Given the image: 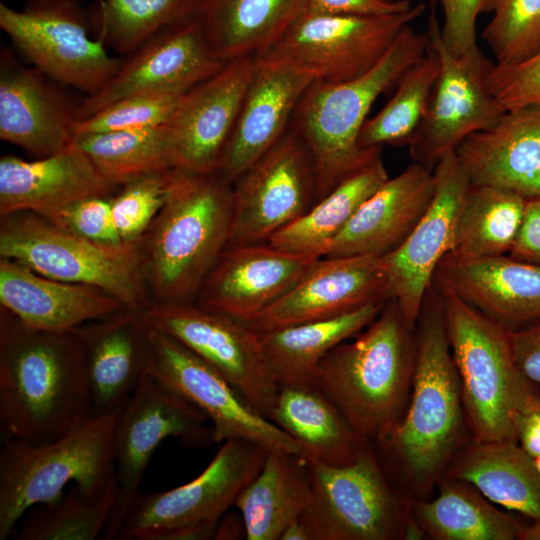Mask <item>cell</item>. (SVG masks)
Returning a JSON list of instances; mask_svg holds the SVG:
<instances>
[{
	"label": "cell",
	"mask_w": 540,
	"mask_h": 540,
	"mask_svg": "<svg viewBox=\"0 0 540 540\" xmlns=\"http://www.w3.org/2000/svg\"><path fill=\"white\" fill-rule=\"evenodd\" d=\"M416 362L410 398L394 429L373 443L380 462L410 498L426 499L468 428L441 295L431 285L415 326Z\"/></svg>",
	"instance_id": "cell-1"
},
{
	"label": "cell",
	"mask_w": 540,
	"mask_h": 540,
	"mask_svg": "<svg viewBox=\"0 0 540 540\" xmlns=\"http://www.w3.org/2000/svg\"><path fill=\"white\" fill-rule=\"evenodd\" d=\"M90 416L84 352L74 330H33L1 308L0 423L5 438L50 441Z\"/></svg>",
	"instance_id": "cell-2"
},
{
	"label": "cell",
	"mask_w": 540,
	"mask_h": 540,
	"mask_svg": "<svg viewBox=\"0 0 540 540\" xmlns=\"http://www.w3.org/2000/svg\"><path fill=\"white\" fill-rule=\"evenodd\" d=\"M231 220L230 181L173 169L166 202L138 243L150 302H194L228 245Z\"/></svg>",
	"instance_id": "cell-3"
},
{
	"label": "cell",
	"mask_w": 540,
	"mask_h": 540,
	"mask_svg": "<svg viewBox=\"0 0 540 540\" xmlns=\"http://www.w3.org/2000/svg\"><path fill=\"white\" fill-rule=\"evenodd\" d=\"M415 362V329L389 299L356 338L323 358L314 384L363 438L376 443L405 413Z\"/></svg>",
	"instance_id": "cell-4"
},
{
	"label": "cell",
	"mask_w": 540,
	"mask_h": 540,
	"mask_svg": "<svg viewBox=\"0 0 540 540\" xmlns=\"http://www.w3.org/2000/svg\"><path fill=\"white\" fill-rule=\"evenodd\" d=\"M428 46L427 33H419L409 24L365 74L338 83L314 80L304 91L289 128L304 143L313 161L317 201L381 155L380 148L359 146L361 129L378 97L397 85L404 72L426 54Z\"/></svg>",
	"instance_id": "cell-5"
},
{
	"label": "cell",
	"mask_w": 540,
	"mask_h": 540,
	"mask_svg": "<svg viewBox=\"0 0 540 540\" xmlns=\"http://www.w3.org/2000/svg\"><path fill=\"white\" fill-rule=\"evenodd\" d=\"M120 409L94 415L46 442L5 438L0 453V540L12 536L32 508L59 498L73 483L94 501L114 477V443Z\"/></svg>",
	"instance_id": "cell-6"
},
{
	"label": "cell",
	"mask_w": 540,
	"mask_h": 540,
	"mask_svg": "<svg viewBox=\"0 0 540 540\" xmlns=\"http://www.w3.org/2000/svg\"><path fill=\"white\" fill-rule=\"evenodd\" d=\"M433 285L442 299L471 439L517 442L513 415L538 392L517 366L511 331L453 292Z\"/></svg>",
	"instance_id": "cell-7"
},
{
	"label": "cell",
	"mask_w": 540,
	"mask_h": 540,
	"mask_svg": "<svg viewBox=\"0 0 540 540\" xmlns=\"http://www.w3.org/2000/svg\"><path fill=\"white\" fill-rule=\"evenodd\" d=\"M0 257L55 280L100 288L128 309L150 303L138 243L103 247L22 211L1 216Z\"/></svg>",
	"instance_id": "cell-8"
},
{
	"label": "cell",
	"mask_w": 540,
	"mask_h": 540,
	"mask_svg": "<svg viewBox=\"0 0 540 540\" xmlns=\"http://www.w3.org/2000/svg\"><path fill=\"white\" fill-rule=\"evenodd\" d=\"M306 460L311 494L300 521L310 540L404 539L412 498L391 481L372 442L347 465Z\"/></svg>",
	"instance_id": "cell-9"
},
{
	"label": "cell",
	"mask_w": 540,
	"mask_h": 540,
	"mask_svg": "<svg viewBox=\"0 0 540 540\" xmlns=\"http://www.w3.org/2000/svg\"><path fill=\"white\" fill-rule=\"evenodd\" d=\"M0 28L33 67L86 96L102 90L122 64L102 39L90 38L77 0H29L21 10L1 3Z\"/></svg>",
	"instance_id": "cell-10"
},
{
	"label": "cell",
	"mask_w": 540,
	"mask_h": 540,
	"mask_svg": "<svg viewBox=\"0 0 540 540\" xmlns=\"http://www.w3.org/2000/svg\"><path fill=\"white\" fill-rule=\"evenodd\" d=\"M436 3L430 1L427 35L439 57L440 72L423 119L408 144L413 162L431 171L467 137L491 128L506 112L489 86L494 64L481 49L456 56L444 46Z\"/></svg>",
	"instance_id": "cell-11"
},
{
	"label": "cell",
	"mask_w": 540,
	"mask_h": 540,
	"mask_svg": "<svg viewBox=\"0 0 540 540\" xmlns=\"http://www.w3.org/2000/svg\"><path fill=\"white\" fill-rule=\"evenodd\" d=\"M270 449L246 439L221 443L212 461L193 480L171 490L138 493L114 539L162 540L182 527L217 525L244 487L258 474Z\"/></svg>",
	"instance_id": "cell-12"
},
{
	"label": "cell",
	"mask_w": 540,
	"mask_h": 540,
	"mask_svg": "<svg viewBox=\"0 0 540 540\" xmlns=\"http://www.w3.org/2000/svg\"><path fill=\"white\" fill-rule=\"evenodd\" d=\"M167 438L177 439L190 448L214 443L208 417L175 390L144 372L119 413L114 443L117 499L102 538L114 539L123 515L139 493L154 452Z\"/></svg>",
	"instance_id": "cell-13"
},
{
	"label": "cell",
	"mask_w": 540,
	"mask_h": 540,
	"mask_svg": "<svg viewBox=\"0 0 540 540\" xmlns=\"http://www.w3.org/2000/svg\"><path fill=\"white\" fill-rule=\"evenodd\" d=\"M426 10L423 3L390 15H323L304 12L265 53L257 56L287 62L316 80L338 83L372 69L402 29Z\"/></svg>",
	"instance_id": "cell-14"
},
{
	"label": "cell",
	"mask_w": 540,
	"mask_h": 540,
	"mask_svg": "<svg viewBox=\"0 0 540 540\" xmlns=\"http://www.w3.org/2000/svg\"><path fill=\"white\" fill-rule=\"evenodd\" d=\"M144 371L182 395L208 417L214 443L246 439L269 449L302 455L298 444L258 414L223 374L145 320Z\"/></svg>",
	"instance_id": "cell-15"
},
{
	"label": "cell",
	"mask_w": 540,
	"mask_h": 540,
	"mask_svg": "<svg viewBox=\"0 0 540 540\" xmlns=\"http://www.w3.org/2000/svg\"><path fill=\"white\" fill-rule=\"evenodd\" d=\"M144 320L209 363L247 403L269 419L278 394L259 334L246 322L194 302H150Z\"/></svg>",
	"instance_id": "cell-16"
},
{
	"label": "cell",
	"mask_w": 540,
	"mask_h": 540,
	"mask_svg": "<svg viewBox=\"0 0 540 540\" xmlns=\"http://www.w3.org/2000/svg\"><path fill=\"white\" fill-rule=\"evenodd\" d=\"M316 201L313 161L304 143L289 128L232 183L228 245L266 243L303 216Z\"/></svg>",
	"instance_id": "cell-17"
},
{
	"label": "cell",
	"mask_w": 540,
	"mask_h": 540,
	"mask_svg": "<svg viewBox=\"0 0 540 540\" xmlns=\"http://www.w3.org/2000/svg\"><path fill=\"white\" fill-rule=\"evenodd\" d=\"M433 198L411 233L382 256L390 299L415 329L421 307L439 263L450 253L459 210L470 186L455 151L433 169Z\"/></svg>",
	"instance_id": "cell-18"
},
{
	"label": "cell",
	"mask_w": 540,
	"mask_h": 540,
	"mask_svg": "<svg viewBox=\"0 0 540 540\" xmlns=\"http://www.w3.org/2000/svg\"><path fill=\"white\" fill-rule=\"evenodd\" d=\"M225 64L190 16L157 31L126 55L109 83L81 100L79 120L129 96L158 91L185 93Z\"/></svg>",
	"instance_id": "cell-19"
},
{
	"label": "cell",
	"mask_w": 540,
	"mask_h": 540,
	"mask_svg": "<svg viewBox=\"0 0 540 540\" xmlns=\"http://www.w3.org/2000/svg\"><path fill=\"white\" fill-rule=\"evenodd\" d=\"M255 67V57L230 61L187 91L168 125L174 168L218 172Z\"/></svg>",
	"instance_id": "cell-20"
},
{
	"label": "cell",
	"mask_w": 540,
	"mask_h": 540,
	"mask_svg": "<svg viewBox=\"0 0 540 540\" xmlns=\"http://www.w3.org/2000/svg\"><path fill=\"white\" fill-rule=\"evenodd\" d=\"M389 299L382 256L322 257L292 289L246 323L260 334L334 318Z\"/></svg>",
	"instance_id": "cell-21"
},
{
	"label": "cell",
	"mask_w": 540,
	"mask_h": 540,
	"mask_svg": "<svg viewBox=\"0 0 540 540\" xmlns=\"http://www.w3.org/2000/svg\"><path fill=\"white\" fill-rule=\"evenodd\" d=\"M318 259L267 243L227 245L202 282L194 303L249 321L292 289Z\"/></svg>",
	"instance_id": "cell-22"
},
{
	"label": "cell",
	"mask_w": 540,
	"mask_h": 540,
	"mask_svg": "<svg viewBox=\"0 0 540 540\" xmlns=\"http://www.w3.org/2000/svg\"><path fill=\"white\" fill-rule=\"evenodd\" d=\"M41 71L20 64L4 48L0 61V138L43 158L73 143L80 102Z\"/></svg>",
	"instance_id": "cell-23"
},
{
	"label": "cell",
	"mask_w": 540,
	"mask_h": 540,
	"mask_svg": "<svg viewBox=\"0 0 540 540\" xmlns=\"http://www.w3.org/2000/svg\"><path fill=\"white\" fill-rule=\"evenodd\" d=\"M316 80L284 61L255 57L254 71L218 172L233 183L288 131L294 110Z\"/></svg>",
	"instance_id": "cell-24"
},
{
	"label": "cell",
	"mask_w": 540,
	"mask_h": 540,
	"mask_svg": "<svg viewBox=\"0 0 540 540\" xmlns=\"http://www.w3.org/2000/svg\"><path fill=\"white\" fill-rule=\"evenodd\" d=\"M433 284L515 331L540 322V266L509 255L462 260L446 255Z\"/></svg>",
	"instance_id": "cell-25"
},
{
	"label": "cell",
	"mask_w": 540,
	"mask_h": 540,
	"mask_svg": "<svg viewBox=\"0 0 540 540\" xmlns=\"http://www.w3.org/2000/svg\"><path fill=\"white\" fill-rule=\"evenodd\" d=\"M455 154L471 185L540 198V106L506 111L494 126L467 137Z\"/></svg>",
	"instance_id": "cell-26"
},
{
	"label": "cell",
	"mask_w": 540,
	"mask_h": 540,
	"mask_svg": "<svg viewBox=\"0 0 540 540\" xmlns=\"http://www.w3.org/2000/svg\"><path fill=\"white\" fill-rule=\"evenodd\" d=\"M0 305L26 327L46 332H69L128 309L100 288L55 280L1 257Z\"/></svg>",
	"instance_id": "cell-27"
},
{
	"label": "cell",
	"mask_w": 540,
	"mask_h": 540,
	"mask_svg": "<svg viewBox=\"0 0 540 540\" xmlns=\"http://www.w3.org/2000/svg\"><path fill=\"white\" fill-rule=\"evenodd\" d=\"M119 188L73 145L34 160L0 159V217L22 211L44 215L83 198L112 196Z\"/></svg>",
	"instance_id": "cell-28"
},
{
	"label": "cell",
	"mask_w": 540,
	"mask_h": 540,
	"mask_svg": "<svg viewBox=\"0 0 540 540\" xmlns=\"http://www.w3.org/2000/svg\"><path fill=\"white\" fill-rule=\"evenodd\" d=\"M434 190L433 171L412 162L360 206L325 257L392 252L419 222Z\"/></svg>",
	"instance_id": "cell-29"
},
{
	"label": "cell",
	"mask_w": 540,
	"mask_h": 540,
	"mask_svg": "<svg viewBox=\"0 0 540 540\" xmlns=\"http://www.w3.org/2000/svg\"><path fill=\"white\" fill-rule=\"evenodd\" d=\"M74 332L84 352L91 416L122 408L145 372L141 310L125 309Z\"/></svg>",
	"instance_id": "cell-30"
},
{
	"label": "cell",
	"mask_w": 540,
	"mask_h": 540,
	"mask_svg": "<svg viewBox=\"0 0 540 540\" xmlns=\"http://www.w3.org/2000/svg\"><path fill=\"white\" fill-rule=\"evenodd\" d=\"M306 0H198L194 11L213 52L227 62L269 50L305 12Z\"/></svg>",
	"instance_id": "cell-31"
},
{
	"label": "cell",
	"mask_w": 540,
	"mask_h": 540,
	"mask_svg": "<svg viewBox=\"0 0 540 540\" xmlns=\"http://www.w3.org/2000/svg\"><path fill=\"white\" fill-rule=\"evenodd\" d=\"M269 420L298 444L305 459L330 466L354 462L371 442L315 384L279 387Z\"/></svg>",
	"instance_id": "cell-32"
},
{
	"label": "cell",
	"mask_w": 540,
	"mask_h": 540,
	"mask_svg": "<svg viewBox=\"0 0 540 540\" xmlns=\"http://www.w3.org/2000/svg\"><path fill=\"white\" fill-rule=\"evenodd\" d=\"M444 476L469 483L492 503L533 521L540 518V475L533 457L517 442L471 439Z\"/></svg>",
	"instance_id": "cell-33"
},
{
	"label": "cell",
	"mask_w": 540,
	"mask_h": 540,
	"mask_svg": "<svg viewBox=\"0 0 540 540\" xmlns=\"http://www.w3.org/2000/svg\"><path fill=\"white\" fill-rule=\"evenodd\" d=\"M311 494L307 460L300 454L270 449L258 474L243 488L234 506L242 516L247 540H280L300 519Z\"/></svg>",
	"instance_id": "cell-34"
},
{
	"label": "cell",
	"mask_w": 540,
	"mask_h": 540,
	"mask_svg": "<svg viewBox=\"0 0 540 540\" xmlns=\"http://www.w3.org/2000/svg\"><path fill=\"white\" fill-rule=\"evenodd\" d=\"M386 302L370 303L330 319L260 333L261 349L278 388L314 384L317 368L323 358L333 348L366 328Z\"/></svg>",
	"instance_id": "cell-35"
},
{
	"label": "cell",
	"mask_w": 540,
	"mask_h": 540,
	"mask_svg": "<svg viewBox=\"0 0 540 540\" xmlns=\"http://www.w3.org/2000/svg\"><path fill=\"white\" fill-rule=\"evenodd\" d=\"M432 499H411V515L435 540H514L524 526L502 512L474 486L442 477Z\"/></svg>",
	"instance_id": "cell-36"
},
{
	"label": "cell",
	"mask_w": 540,
	"mask_h": 540,
	"mask_svg": "<svg viewBox=\"0 0 540 540\" xmlns=\"http://www.w3.org/2000/svg\"><path fill=\"white\" fill-rule=\"evenodd\" d=\"M388 179L380 155L338 183L303 216L266 243L295 254L325 257L360 206Z\"/></svg>",
	"instance_id": "cell-37"
},
{
	"label": "cell",
	"mask_w": 540,
	"mask_h": 540,
	"mask_svg": "<svg viewBox=\"0 0 540 540\" xmlns=\"http://www.w3.org/2000/svg\"><path fill=\"white\" fill-rule=\"evenodd\" d=\"M527 199L483 185L469 186L448 255L462 260L508 255L523 221Z\"/></svg>",
	"instance_id": "cell-38"
},
{
	"label": "cell",
	"mask_w": 540,
	"mask_h": 540,
	"mask_svg": "<svg viewBox=\"0 0 540 540\" xmlns=\"http://www.w3.org/2000/svg\"><path fill=\"white\" fill-rule=\"evenodd\" d=\"M72 145L119 186L149 173L174 168L167 124L77 135Z\"/></svg>",
	"instance_id": "cell-39"
},
{
	"label": "cell",
	"mask_w": 540,
	"mask_h": 540,
	"mask_svg": "<svg viewBox=\"0 0 540 540\" xmlns=\"http://www.w3.org/2000/svg\"><path fill=\"white\" fill-rule=\"evenodd\" d=\"M440 72V60L429 45L426 54L399 79L386 105L366 120L358 143L363 149L408 145L426 112Z\"/></svg>",
	"instance_id": "cell-40"
},
{
	"label": "cell",
	"mask_w": 540,
	"mask_h": 540,
	"mask_svg": "<svg viewBox=\"0 0 540 540\" xmlns=\"http://www.w3.org/2000/svg\"><path fill=\"white\" fill-rule=\"evenodd\" d=\"M117 499L114 477L101 497L84 499L73 485L56 500L38 505L22 521L13 537L17 540H95L102 538Z\"/></svg>",
	"instance_id": "cell-41"
},
{
	"label": "cell",
	"mask_w": 540,
	"mask_h": 540,
	"mask_svg": "<svg viewBox=\"0 0 540 540\" xmlns=\"http://www.w3.org/2000/svg\"><path fill=\"white\" fill-rule=\"evenodd\" d=\"M198 0H98L92 20L107 48L128 55L162 28L193 16Z\"/></svg>",
	"instance_id": "cell-42"
},
{
	"label": "cell",
	"mask_w": 540,
	"mask_h": 540,
	"mask_svg": "<svg viewBox=\"0 0 540 540\" xmlns=\"http://www.w3.org/2000/svg\"><path fill=\"white\" fill-rule=\"evenodd\" d=\"M491 13L482 39L496 64L521 62L540 48V0H495Z\"/></svg>",
	"instance_id": "cell-43"
},
{
	"label": "cell",
	"mask_w": 540,
	"mask_h": 540,
	"mask_svg": "<svg viewBox=\"0 0 540 540\" xmlns=\"http://www.w3.org/2000/svg\"><path fill=\"white\" fill-rule=\"evenodd\" d=\"M173 169L149 173L120 186L112 196V214L125 244L139 243L164 206Z\"/></svg>",
	"instance_id": "cell-44"
},
{
	"label": "cell",
	"mask_w": 540,
	"mask_h": 540,
	"mask_svg": "<svg viewBox=\"0 0 540 540\" xmlns=\"http://www.w3.org/2000/svg\"><path fill=\"white\" fill-rule=\"evenodd\" d=\"M185 93L158 91L120 99L79 120L74 128V137L168 124Z\"/></svg>",
	"instance_id": "cell-45"
},
{
	"label": "cell",
	"mask_w": 540,
	"mask_h": 540,
	"mask_svg": "<svg viewBox=\"0 0 540 540\" xmlns=\"http://www.w3.org/2000/svg\"><path fill=\"white\" fill-rule=\"evenodd\" d=\"M112 196L83 198L40 216L94 244L118 248L125 243L115 227Z\"/></svg>",
	"instance_id": "cell-46"
},
{
	"label": "cell",
	"mask_w": 540,
	"mask_h": 540,
	"mask_svg": "<svg viewBox=\"0 0 540 540\" xmlns=\"http://www.w3.org/2000/svg\"><path fill=\"white\" fill-rule=\"evenodd\" d=\"M489 86L505 111L540 106V48L521 62L494 64L489 74Z\"/></svg>",
	"instance_id": "cell-47"
},
{
	"label": "cell",
	"mask_w": 540,
	"mask_h": 540,
	"mask_svg": "<svg viewBox=\"0 0 540 540\" xmlns=\"http://www.w3.org/2000/svg\"><path fill=\"white\" fill-rule=\"evenodd\" d=\"M443 12L441 39L446 49L462 55L478 47L476 22L483 13H491L495 0H436Z\"/></svg>",
	"instance_id": "cell-48"
},
{
	"label": "cell",
	"mask_w": 540,
	"mask_h": 540,
	"mask_svg": "<svg viewBox=\"0 0 540 540\" xmlns=\"http://www.w3.org/2000/svg\"><path fill=\"white\" fill-rule=\"evenodd\" d=\"M410 0H306L305 12L323 15L381 16L405 12Z\"/></svg>",
	"instance_id": "cell-49"
},
{
	"label": "cell",
	"mask_w": 540,
	"mask_h": 540,
	"mask_svg": "<svg viewBox=\"0 0 540 540\" xmlns=\"http://www.w3.org/2000/svg\"><path fill=\"white\" fill-rule=\"evenodd\" d=\"M508 255L540 266V198L527 200L522 224Z\"/></svg>",
	"instance_id": "cell-50"
},
{
	"label": "cell",
	"mask_w": 540,
	"mask_h": 540,
	"mask_svg": "<svg viewBox=\"0 0 540 540\" xmlns=\"http://www.w3.org/2000/svg\"><path fill=\"white\" fill-rule=\"evenodd\" d=\"M511 344L520 371L540 385V322L511 331Z\"/></svg>",
	"instance_id": "cell-51"
},
{
	"label": "cell",
	"mask_w": 540,
	"mask_h": 540,
	"mask_svg": "<svg viewBox=\"0 0 540 540\" xmlns=\"http://www.w3.org/2000/svg\"><path fill=\"white\" fill-rule=\"evenodd\" d=\"M517 443L533 458L540 455V395L532 396L513 415Z\"/></svg>",
	"instance_id": "cell-52"
},
{
	"label": "cell",
	"mask_w": 540,
	"mask_h": 540,
	"mask_svg": "<svg viewBox=\"0 0 540 540\" xmlns=\"http://www.w3.org/2000/svg\"><path fill=\"white\" fill-rule=\"evenodd\" d=\"M240 514V513H239ZM246 538V528L242 516L235 514L223 515L217 525L215 540H233Z\"/></svg>",
	"instance_id": "cell-53"
},
{
	"label": "cell",
	"mask_w": 540,
	"mask_h": 540,
	"mask_svg": "<svg viewBox=\"0 0 540 540\" xmlns=\"http://www.w3.org/2000/svg\"><path fill=\"white\" fill-rule=\"evenodd\" d=\"M280 540H310V537L300 519H297L287 526Z\"/></svg>",
	"instance_id": "cell-54"
},
{
	"label": "cell",
	"mask_w": 540,
	"mask_h": 540,
	"mask_svg": "<svg viewBox=\"0 0 540 540\" xmlns=\"http://www.w3.org/2000/svg\"><path fill=\"white\" fill-rule=\"evenodd\" d=\"M519 540H540V518L531 525L523 527Z\"/></svg>",
	"instance_id": "cell-55"
},
{
	"label": "cell",
	"mask_w": 540,
	"mask_h": 540,
	"mask_svg": "<svg viewBox=\"0 0 540 540\" xmlns=\"http://www.w3.org/2000/svg\"><path fill=\"white\" fill-rule=\"evenodd\" d=\"M533 459H534V464H535L536 470L538 471V473L540 475V455L533 458Z\"/></svg>",
	"instance_id": "cell-56"
},
{
	"label": "cell",
	"mask_w": 540,
	"mask_h": 540,
	"mask_svg": "<svg viewBox=\"0 0 540 540\" xmlns=\"http://www.w3.org/2000/svg\"><path fill=\"white\" fill-rule=\"evenodd\" d=\"M385 1L395 2V1H402V0H385Z\"/></svg>",
	"instance_id": "cell-57"
}]
</instances>
